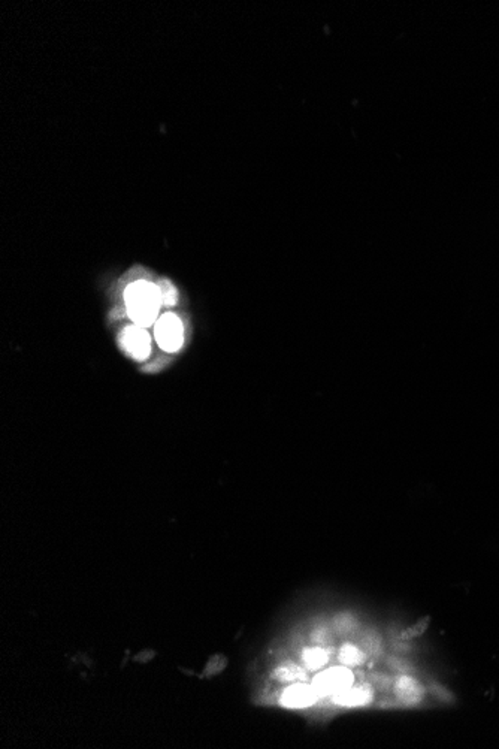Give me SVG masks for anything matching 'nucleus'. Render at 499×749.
<instances>
[{
	"label": "nucleus",
	"instance_id": "1",
	"mask_svg": "<svg viewBox=\"0 0 499 749\" xmlns=\"http://www.w3.org/2000/svg\"><path fill=\"white\" fill-rule=\"evenodd\" d=\"M125 298L129 316L136 326L148 328L157 322L159 310L163 305L157 284L142 280L136 281L127 288Z\"/></svg>",
	"mask_w": 499,
	"mask_h": 749
},
{
	"label": "nucleus",
	"instance_id": "2",
	"mask_svg": "<svg viewBox=\"0 0 499 749\" xmlns=\"http://www.w3.org/2000/svg\"><path fill=\"white\" fill-rule=\"evenodd\" d=\"M352 683L353 675L349 669L334 667L315 676L312 681V688L319 696H335L347 690V688H350Z\"/></svg>",
	"mask_w": 499,
	"mask_h": 749
},
{
	"label": "nucleus",
	"instance_id": "3",
	"mask_svg": "<svg viewBox=\"0 0 499 749\" xmlns=\"http://www.w3.org/2000/svg\"><path fill=\"white\" fill-rule=\"evenodd\" d=\"M154 335L159 346L166 352H177L183 344V325L175 314H164L154 326Z\"/></svg>",
	"mask_w": 499,
	"mask_h": 749
},
{
	"label": "nucleus",
	"instance_id": "4",
	"mask_svg": "<svg viewBox=\"0 0 499 749\" xmlns=\"http://www.w3.org/2000/svg\"><path fill=\"white\" fill-rule=\"evenodd\" d=\"M122 342L126 349V352L138 361H144L145 357L149 356L151 352V340L145 328L141 326H130L127 328L123 337Z\"/></svg>",
	"mask_w": 499,
	"mask_h": 749
},
{
	"label": "nucleus",
	"instance_id": "5",
	"mask_svg": "<svg viewBox=\"0 0 499 749\" xmlns=\"http://www.w3.org/2000/svg\"><path fill=\"white\" fill-rule=\"evenodd\" d=\"M317 696L319 694H317V691L312 686L298 683V685L289 686L284 691L281 697V705L289 709H304V708L314 705Z\"/></svg>",
	"mask_w": 499,
	"mask_h": 749
},
{
	"label": "nucleus",
	"instance_id": "6",
	"mask_svg": "<svg viewBox=\"0 0 499 749\" xmlns=\"http://www.w3.org/2000/svg\"><path fill=\"white\" fill-rule=\"evenodd\" d=\"M372 690L369 686H354L334 696V701L341 706H364L372 700Z\"/></svg>",
	"mask_w": 499,
	"mask_h": 749
},
{
	"label": "nucleus",
	"instance_id": "7",
	"mask_svg": "<svg viewBox=\"0 0 499 749\" xmlns=\"http://www.w3.org/2000/svg\"><path fill=\"white\" fill-rule=\"evenodd\" d=\"M395 694L404 705L413 706L423 698L425 690H423V686L416 679L404 676L395 685Z\"/></svg>",
	"mask_w": 499,
	"mask_h": 749
},
{
	"label": "nucleus",
	"instance_id": "8",
	"mask_svg": "<svg viewBox=\"0 0 499 749\" xmlns=\"http://www.w3.org/2000/svg\"><path fill=\"white\" fill-rule=\"evenodd\" d=\"M340 660L345 666H360L365 661V654L353 645H345L341 649Z\"/></svg>",
	"mask_w": 499,
	"mask_h": 749
},
{
	"label": "nucleus",
	"instance_id": "9",
	"mask_svg": "<svg viewBox=\"0 0 499 749\" xmlns=\"http://www.w3.org/2000/svg\"><path fill=\"white\" fill-rule=\"evenodd\" d=\"M302 658H304V663L311 670L320 669L322 666H325L327 663V654L323 649H320V648L307 649L304 652V656H302Z\"/></svg>",
	"mask_w": 499,
	"mask_h": 749
},
{
	"label": "nucleus",
	"instance_id": "10",
	"mask_svg": "<svg viewBox=\"0 0 499 749\" xmlns=\"http://www.w3.org/2000/svg\"><path fill=\"white\" fill-rule=\"evenodd\" d=\"M431 624V618L429 617H425L419 619L416 624L410 625L408 628H405V630L401 633V637L405 639V640H411V639H417L420 637L421 634H425V632L428 630V627Z\"/></svg>",
	"mask_w": 499,
	"mask_h": 749
},
{
	"label": "nucleus",
	"instance_id": "11",
	"mask_svg": "<svg viewBox=\"0 0 499 749\" xmlns=\"http://www.w3.org/2000/svg\"><path fill=\"white\" fill-rule=\"evenodd\" d=\"M160 293H162V303L163 305H174L177 301V290L169 281L163 280L160 284H157Z\"/></svg>",
	"mask_w": 499,
	"mask_h": 749
},
{
	"label": "nucleus",
	"instance_id": "12",
	"mask_svg": "<svg viewBox=\"0 0 499 749\" xmlns=\"http://www.w3.org/2000/svg\"><path fill=\"white\" fill-rule=\"evenodd\" d=\"M296 673H299L296 667H281L275 671V678H278L280 681H292L298 676Z\"/></svg>",
	"mask_w": 499,
	"mask_h": 749
}]
</instances>
